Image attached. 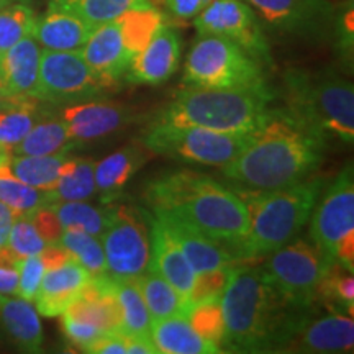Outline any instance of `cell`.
<instances>
[{
    "instance_id": "obj_17",
    "label": "cell",
    "mask_w": 354,
    "mask_h": 354,
    "mask_svg": "<svg viewBox=\"0 0 354 354\" xmlns=\"http://www.w3.org/2000/svg\"><path fill=\"white\" fill-rule=\"evenodd\" d=\"M180 51V35L162 21L149 41L133 57L125 79L131 84L146 86H159L169 81L179 68Z\"/></svg>"
},
{
    "instance_id": "obj_12",
    "label": "cell",
    "mask_w": 354,
    "mask_h": 354,
    "mask_svg": "<svg viewBox=\"0 0 354 354\" xmlns=\"http://www.w3.org/2000/svg\"><path fill=\"white\" fill-rule=\"evenodd\" d=\"M198 35L236 43L259 63H271V50L254 8L246 0H212L194 19Z\"/></svg>"
},
{
    "instance_id": "obj_39",
    "label": "cell",
    "mask_w": 354,
    "mask_h": 354,
    "mask_svg": "<svg viewBox=\"0 0 354 354\" xmlns=\"http://www.w3.org/2000/svg\"><path fill=\"white\" fill-rule=\"evenodd\" d=\"M185 318L198 335L220 346L223 343L225 322L220 299L203 300L187 307Z\"/></svg>"
},
{
    "instance_id": "obj_19",
    "label": "cell",
    "mask_w": 354,
    "mask_h": 354,
    "mask_svg": "<svg viewBox=\"0 0 354 354\" xmlns=\"http://www.w3.org/2000/svg\"><path fill=\"white\" fill-rule=\"evenodd\" d=\"M153 215L156 216L161 227L172 238V241L180 248V251L196 274L214 271V269L225 268V266H233L236 261H240L228 246L212 240V238L205 236L203 233L197 232L174 216L162 214Z\"/></svg>"
},
{
    "instance_id": "obj_6",
    "label": "cell",
    "mask_w": 354,
    "mask_h": 354,
    "mask_svg": "<svg viewBox=\"0 0 354 354\" xmlns=\"http://www.w3.org/2000/svg\"><path fill=\"white\" fill-rule=\"evenodd\" d=\"M287 112L326 136H338L343 143L354 138V87L333 69H290L286 73Z\"/></svg>"
},
{
    "instance_id": "obj_2",
    "label": "cell",
    "mask_w": 354,
    "mask_h": 354,
    "mask_svg": "<svg viewBox=\"0 0 354 354\" xmlns=\"http://www.w3.org/2000/svg\"><path fill=\"white\" fill-rule=\"evenodd\" d=\"M145 198L153 214L174 216L228 246L238 258L250 215L245 198L228 185L194 171H174L146 185Z\"/></svg>"
},
{
    "instance_id": "obj_23",
    "label": "cell",
    "mask_w": 354,
    "mask_h": 354,
    "mask_svg": "<svg viewBox=\"0 0 354 354\" xmlns=\"http://www.w3.org/2000/svg\"><path fill=\"white\" fill-rule=\"evenodd\" d=\"M94 28L74 13L48 8L41 19H37L32 37L43 50L81 51Z\"/></svg>"
},
{
    "instance_id": "obj_53",
    "label": "cell",
    "mask_w": 354,
    "mask_h": 354,
    "mask_svg": "<svg viewBox=\"0 0 354 354\" xmlns=\"http://www.w3.org/2000/svg\"><path fill=\"white\" fill-rule=\"evenodd\" d=\"M149 2H151V3H153V2H156V0H149Z\"/></svg>"
},
{
    "instance_id": "obj_35",
    "label": "cell",
    "mask_w": 354,
    "mask_h": 354,
    "mask_svg": "<svg viewBox=\"0 0 354 354\" xmlns=\"http://www.w3.org/2000/svg\"><path fill=\"white\" fill-rule=\"evenodd\" d=\"M37 99H3L0 104V145L10 151L38 122Z\"/></svg>"
},
{
    "instance_id": "obj_7",
    "label": "cell",
    "mask_w": 354,
    "mask_h": 354,
    "mask_svg": "<svg viewBox=\"0 0 354 354\" xmlns=\"http://www.w3.org/2000/svg\"><path fill=\"white\" fill-rule=\"evenodd\" d=\"M184 86L234 88L263 84L261 63L236 43L216 35H198L184 68Z\"/></svg>"
},
{
    "instance_id": "obj_8",
    "label": "cell",
    "mask_w": 354,
    "mask_h": 354,
    "mask_svg": "<svg viewBox=\"0 0 354 354\" xmlns=\"http://www.w3.org/2000/svg\"><path fill=\"white\" fill-rule=\"evenodd\" d=\"M253 133H221L154 122L143 136L148 151L185 162L223 167L250 143Z\"/></svg>"
},
{
    "instance_id": "obj_16",
    "label": "cell",
    "mask_w": 354,
    "mask_h": 354,
    "mask_svg": "<svg viewBox=\"0 0 354 354\" xmlns=\"http://www.w3.org/2000/svg\"><path fill=\"white\" fill-rule=\"evenodd\" d=\"M354 346L353 317L331 312L317 320H310L307 313L300 318L282 351L297 353H348Z\"/></svg>"
},
{
    "instance_id": "obj_18",
    "label": "cell",
    "mask_w": 354,
    "mask_h": 354,
    "mask_svg": "<svg viewBox=\"0 0 354 354\" xmlns=\"http://www.w3.org/2000/svg\"><path fill=\"white\" fill-rule=\"evenodd\" d=\"M39 57L41 46L33 37H26L7 50L0 51L2 99H37Z\"/></svg>"
},
{
    "instance_id": "obj_25",
    "label": "cell",
    "mask_w": 354,
    "mask_h": 354,
    "mask_svg": "<svg viewBox=\"0 0 354 354\" xmlns=\"http://www.w3.org/2000/svg\"><path fill=\"white\" fill-rule=\"evenodd\" d=\"M151 338L158 353L165 354H214L220 346L192 328L184 315H172L151 322Z\"/></svg>"
},
{
    "instance_id": "obj_4",
    "label": "cell",
    "mask_w": 354,
    "mask_h": 354,
    "mask_svg": "<svg viewBox=\"0 0 354 354\" xmlns=\"http://www.w3.org/2000/svg\"><path fill=\"white\" fill-rule=\"evenodd\" d=\"M272 97L266 82L234 88L184 86L156 122L221 133H253L271 117Z\"/></svg>"
},
{
    "instance_id": "obj_32",
    "label": "cell",
    "mask_w": 354,
    "mask_h": 354,
    "mask_svg": "<svg viewBox=\"0 0 354 354\" xmlns=\"http://www.w3.org/2000/svg\"><path fill=\"white\" fill-rule=\"evenodd\" d=\"M115 294L120 305L123 336H151V313L135 279H113Z\"/></svg>"
},
{
    "instance_id": "obj_44",
    "label": "cell",
    "mask_w": 354,
    "mask_h": 354,
    "mask_svg": "<svg viewBox=\"0 0 354 354\" xmlns=\"http://www.w3.org/2000/svg\"><path fill=\"white\" fill-rule=\"evenodd\" d=\"M26 216L32 220V223L37 227L39 234H41L43 240L46 241L48 245L59 243L61 234H63V227H61L55 210H53L50 205L41 207V209L35 210L32 214H26Z\"/></svg>"
},
{
    "instance_id": "obj_47",
    "label": "cell",
    "mask_w": 354,
    "mask_h": 354,
    "mask_svg": "<svg viewBox=\"0 0 354 354\" xmlns=\"http://www.w3.org/2000/svg\"><path fill=\"white\" fill-rule=\"evenodd\" d=\"M41 256V261L46 269L57 268V266L64 264L66 261H69L73 256L66 248L61 245V243H53V245H48L44 250L39 253Z\"/></svg>"
},
{
    "instance_id": "obj_9",
    "label": "cell",
    "mask_w": 354,
    "mask_h": 354,
    "mask_svg": "<svg viewBox=\"0 0 354 354\" xmlns=\"http://www.w3.org/2000/svg\"><path fill=\"white\" fill-rule=\"evenodd\" d=\"M310 240L331 263L353 272L354 268V176L346 166L315 205Z\"/></svg>"
},
{
    "instance_id": "obj_43",
    "label": "cell",
    "mask_w": 354,
    "mask_h": 354,
    "mask_svg": "<svg viewBox=\"0 0 354 354\" xmlns=\"http://www.w3.org/2000/svg\"><path fill=\"white\" fill-rule=\"evenodd\" d=\"M61 317H63V330H64L66 338H68L69 342L74 344V346L81 348L82 351L92 342H95L99 336L105 333V331L100 330L99 326L92 325V323H88V322L64 315V313Z\"/></svg>"
},
{
    "instance_id": "obj_38",
    "label": "cell",
    "mask_w": 354,
    "mask_h": 354,
    "mask_svg": "<svg viewBox=\"0 0 354 354\" xmlns=\"http://www.w3.org/2000/svg\"><path fill=\"white\" fill-rule=\"evenodd\" d=\"M317 295L325 300L331 312L346 313L353 317L354 284L353 272L339 264H331L328 272L318 286Z\"/></svg>"
},
{
    "instance_id": "obj_26",
    "label": "cell",
    "mask_w": 354,
    "mask_h": 354,
    "mask_svg": "<svg viewBox=\"0 0 354 354\" xmlns=\"http://www.w3.org/2000/svg\"><path fill=\"white\" fill-rule=\"evenodd\" d=\"M146 154L138 146H127L109 154L94 167L95 185L104 203H113L133 176L145 165Z\"/></svg>"
},
{
    "instance_id": "obj_33",
    "label": "cell",
    "mask_w": 354,
    "mask_h": 354,
    "mask_svg": "<svg viewBox=\"0 0 354 354\" xmlns=\"http://www.w3.org/2000/svg\"><path fill=\"white\" fill-rule=\"evenodd\" d=\"M71 136L63 120H41L26 133V136L8 153L17 156H46L69 151Z\"/></svg>"
},
{
    "instance_id": "obj_22",
    "label": "cell",
    "mask_w": 354,
    "mask_h": 354,
    "mask_svg": "<svg viewBox=\"0 0 354 354\" xmlns=\"http://www.w3.org/2000/svg\"><path fill=\"white\" fill-rule=\"evenodd\" d=\"M149 241H151V261L149 269L165 277L179 295L187 302L189 295L192 292L196 272L192 266L185 259L180 248L172 241V238L161 227L156 216L149 215Z\"/></svg>"
},
{
    "instance_id": "obj_27",
    "label": "cell",
    "mask_w": 354,
    "mask_h": 354,
    "mask_svg": "<svg viewBox=\"0 0 354 354\" xmlns=\"http://www.w3.org/2000/svg\"><path fill=\"white\" fill-rule=\"evenodd\" d=\"M69 158L68 151L46 156H17L8 154V167L12 174L21 183L32 185L35 189L51 192L59 179L61 167Z\"/></svg>"
},
{
    "instance_id": "obj_37",
    "label": "cell",
    "mask_w": 354,
    "mask_h": 354,
    "mask_svg": "<svg viewBox=\"0 0 354 354\" xmlns=\"http://www.w3.org/2000/svg\"><path fill=\"white\" fill-rule=\"evenodd\" d=\"M59 243L91 276L107 274L104 246L99 236L79 230H64Z\"/></svg>"
},
{
    "instance_id": "obj_30",
    "label": "cell",
    "mask_w": 354,
    "mask_h": 354,
    "mask_svg": "<svg viewBox=\"0 0 354 354\" xmlns=\"http://www.w3.org/2000/svg\"><path fill=\"white\" fill-rule=\"evenodd\" d=\"M149 0H50V7L86 20L92 26L120 19L127 12L151 7Z\"/></svg>"
},
{
    "instance_id": "obj_50",
    "label": "cell",
    "mask_w": 354,
    "mask_h": 354,
    "mask_svg": "<svg viewBox=\"0 0 354 354\" xmlns=\"http://www.w3.org/2000/svg\"><path fill=\"white\" fill-rule=\"evenodd\" d=\"M15 212L10 207L0 202V248L6 246L8 241V234H10V228L13 220H15Z\"/></svg>"
},
{
    "instance_id": "obj_51",
    "label": "cell",
    "mask_w": 354,
    "mask_h": 354,
    "mask_svg": "<svg viewBox=\"0 0 354 354\" xmlns=\"http://www.w3.org/2000/svg\"><path fill=\"white\" fill-rule=\"evenodd\" d=\"M7 154H8V151H7V149H6V148H3V146H2V145H0V161H2V159H3V158H6V156H7Z\"/></svg>"
},
{
    "instance_id": "obj_36",
    "label": "cell",
    "mask_w": 354,
    "mask_h": 354,
    "mask_svg": "<svg viewBox=\"0 0 354 354\" xmlns=\"http://www.w3.org/2000/svg\"><path fill=\"white\" fill-rule=\"evenodd\" d=\"M37 19L28 3L20 0H0V51L32 37Z\"/></svg>"
},
{
    "instance_id": "obj_42",
    "label": "cell",
    "mask_w": 354,
    "mask_h": 354,
    "mask_svg": "<svg viewBox=\"0 0 354 354\" xmlns=\"http://www.w3.org/2000/svg\"><path fill=\"white\" fill-rule=\"evenodd\" d=\"M17 269H19V290H17V295L33 302L35 297H37L39 284L43 281L44 272H46L41 256L35 254L21 258L19 264H17Z\"/></svg>"
},
{
    "instance_id": "obj_1",
    "label": "cell",
    "mask_w": 354,
    "mask_h": 354,
    "mask_svg": "<svg viewBox=\"0 0 354 354\" xmlns=\"http://www.w3.org/2000/svg\"><path fill=\"white\" fill-rule=\"evenodd\" d=\"M325 138L287 110L274 109L223 174L251 192L277 190L307 179L320 166Z\"/></svg>"
},
{
    "instance_id": "obj_45",
    "label": "cell",
    "mask_w": 354,
    "mask_h": 354,
    "mask_svg": "<svg viewBox=\"0 0 354 354\" xmlns=\"http://www.w3.org/2000/svg\"><path fill=\"white\" fill-rule=\"evenodd\" d=\"M84 353L92 354H125L127 343L125 336L120 331H109L104 333L95 342H92L88 346L84 349Z\"/></svg>"
},
{
    "instance_id": "obj_52",
    "label": "cell",
    "mask_w": 354,
    "mask_h": 354,
    "mask_svg": "<svg viewBox=\"0 0 354 354\" xmlns=\"http://www.w3.org/2000/svg\"><path fill=\"white\" fill-rule=\"evenodd\" d=\"M2 102H3V99H2V97H0V104H2Z\"/></svg>"
},
{
    "instance_id": "obj_5",
    "label": "cell",
    "mask_w": 354,
    "mask_h": 354,
    "mask_svg": "<svg viewBox=\"0 0 354 354\" xmlns=\"http://www.w3.org/2000/svg\"><path fill=\"white\" fill-rule=\"evenodd\" d=\"M322 187V179H304L277 190H248L243 198L250 215V228L238 248V258H263L295 240L308 223Z\"/></svg>"
},
{
    "instance_id": "obj_40",
    "label": "cell",
    "mask_w": 354,
    "mask_h": 354,
    "mask_svg": "<svg viewBox=\"0 0 354 354\" xmlns=\"http://www.w3.org/2000/svg\"><path fill=\"white\" fill-rule=\"evenodd\" d=\"M7 245L19 258L39 254L48 243L43 240L37 227L26 215H17L13 220Z\"/></svg>"
},
{
    "instance_id": "obj_46",
    "label": "cell",
    "mask_w": 354,
    "mask_h": 354,
    "mask_svg": "<svg viewBox=\"0 0 354 354\" xmlns=\"http://www.w3.org/2000/svg\"><path fill=\"white\" fill-rule=\"evenodd\" d=\"M212 0H165L172 17L180 20H194Z\"/></svg>"
},
{
    "instance_id": "obj_29",
    "label": "cell",
    "mask_w": 354,
    "mask_h": 354,
    "mask_svg": "<svg viewBox=\"0 0 354 354\" xmlns=\"http://www.w3.org/2000/svg\"><path fill=\"white\" fill-rule=\"evenodd\" d=\"M50 207L55 210L63 232L64 230H79V232H86L99 238L107 230L113 212L112 203H104L102 207H97L86 201L55 202Z\"/></svg>"
},
{
    "instance_id": "obj_3",
    "label": "cell",
    "mask_w": 354,
    "mask_h": 354,
    "mask_svg": "<svg viewBox=\"0 0 354 354\" xmlns=\"http://www.w3.org/2000/svg\"><path fill=\"white\" fill-rule=\"evenodd\" d=\"M223 343L233 351H282L307 310L295 308L268 281L261 266H233L220 297Z\"/></svg>"
},
{
    "instance_id": "obj_21",
    "label": "cell",
    "mask_w": 354,
    "mask_h": 354,
    "mask_svg": "<svg viewBox=\"0 0 354 354\" xmlns=\"http://www.w3.org/2000/svg\"><path fill=\"white\" fill-rule=\"evenodd\" d=\"M91 277V274L74 258L57 268L46 269L35 297L38 315L48 318L63 315L64 310L79 297Z\"/></svg>"
},
{
    "instance_id": "obj_34",
    "label": "cell",
    "mask_w": 354,
    "mask_h": 354,
    "mask_svg": "<svg viewBox=\"0 0 354 354\" xmlns=\"http://www.w3.org/2000/svg\"><path fill=\"white\" fill-rule=\"evenodd\" d=\"M8 154L0 161V202L10 207L15 215L32 214L41 207L51 205L50 192L35 189L12 174L8 167Z\"/></svg>"
},
{
    "instance_id": "obj_41",
    "label": "cell",
    "mask_w": 354,
    "mask_h": 354,
    "mask_svg": "<svg viewBox=\"0 0 354 354\" xmlns=\"http://www.w3.org/2000/svg\"><path fill=\"white\" fill-rule=\"evenodd\" d=\"M233 266H225V268L214 269V271L196 274L192 292L189 295V305L203 302V300L220 299L225 287H227Z\"/></svg>"
},
{
    "instance_id": "obj_20",
    "label": "cell",
    "mask_w": 354,
    "mask_h": 354,
    "mask_svg": "<svg viewBox=\"0 0 354 354\" xmlns=\"http://www.w3.org/2000/svg\"><path fill=\"white\" fill-rule=\"evenodd\" d=\"M73 141H91L112 135L133 120L130 109L107 102H77L61 113Z\"/></svg>"
},
{
    "instance_id": "obj_49",
    "label": "cell",
    "mask_w": 354,
    "mask_h": 354,
    "mask_svg": "<svg viewBox=\"0 0 354 354\" xmlns=\"http://www.w3.org/2000/svg\"><path fill=\"white\" fill-rule=\"evenodd\" d=\"M127 353L131 354H156L158 348L154 346L151 336H125Z\"/></svg>"
},
{
    "instance_id": "obj_11",
    "label": "cell",
    "mask_w": 354,
    "mask_h": 354,
    "mask_svg": "<svg viewBox=\"0 0 354 354\" xmlns=\"http://www.w3.org/2000/svg\"><path fill=\"white\" fill-rule=\"evenodd\" d=\"M100 241L110 277L136 279L149 269L151 241L148 214L123 203L113 205L112 218Z\"/></svg>"
},
{
    "instance_id": "obj_10",
    "label": "cell",
    "mask_w": 354,
    "mask_h": 354,
    "mask_svg": "<svg viewBox=\"0 0 354 354\" xmlns=\"http://www.w3.org/2000/svg\"><path fill=\"white\" fill-rule=\"evenodd\" d=\"M331 261L313 243L292 240L269 254L261 266L279 294L292 307L308 310L317 299L318 286L331 268Z\"/></svg>"
},
{
    "instance_id": "obj_14",
    "label": "cell",
    "mask_w": 354,
    "mask_h": 354,
    "mask_svg": "<svg viewBox=\"0 0 354 354\" xmlns=\"http://www.w3.org/2000/svg\"><path fill=\"white\" fill-rule=\"evenodd\" d=\"M81 55L104 88L117 86L130 69L136 53L128 43L122 20L95 26L81 48Z\"/></svg>"
},
{
    "instance_id": "obj_31",
    "label": "cell",
    "mask_w": 354,
    "mask_h": 354,
    "mask_svg": "<svg viewBox=\"0 0 354 354\" xmlns=\"http://www.w3.org/2000/svg\"><path fill=\"white\" fill-rule=\"evenodd\" d=\"M136 286L143 295L146 307L151 313L153 320L172 315H184L187 312V302L180 297L179 292L172 287L165 277L159 276L153 269H148L135 279Z\"/></svg>"
},
{
    "instance_id": "obj_13",
    "label": "cell",
    "mask_w": 354,
    "mask_h": 354,
    "mask_svg": "<svg viewBox=\"0 0 354 354\" xmlns=\"http://www.w3.org/2000/svg\"><path fill=\"white\" fill-rule=\"evenodd\" d=\"M102 86L81 51L41 50L37 99L66 104L99 95Z\"/></svg>"
},
{
    "instance_id": "obj_15",
    "label": "cell",
    "mask_w": 354,
    "mask_h": 354,
    "mask_svg": "<svg viewBox=\"0 0 354 354\" xmlns=\"http://www.w3.org/2000/svg\"><path fill=\"white\" fill-rule=\"evenodd\" d=\"M266 24L281 33L315 37L328 28L333 8L326 0H246Z\"/></svg>"
},
{
    "instance_id": "obj_28",
    "label": "cell",
    "mask_w": 354,
    "mask_h": 354,
    "mask_svg": "<svg viewBox=\"0 0 354 354\" xmlns=\"http://www.w3.org/2000/svg\"><path fill=\"white\" fill-rule=\"evenodd\" d=\"M95 162L86 158H68L50 196L55 202L88 201L95 196Z\"/></svg>"
},
{
    "instance_id": "obj_48",
    "label": "cell",
    "mask_w": 354,
    "mask_h": 354,
    "mask_svg": "<svg viewBox=\"0 0 354 354\" xmlns=\"http://www.w3.org/2000/svg\"><path fill=\"white\" fill-rule=\"evenodd\" d=\"M19 269L0 264V295H17Z\"/></svg>"
},
{
    "instance_id": "obj_24",
    "label": "cell",
    "mask_w": 354,
    "mask_h": 354,
    "mask_svg": "<svg viewBox=\"0 0 354 354\" xmlns=\"http://www.w3.org/2000/svg\"><path fill=\"white\" fill-rule=\"evenodd\" d=\"M0 322L13 343L24 353H39L43 328L38 310L30 300L0 295Z\"/></svg>"
}]
</instances>
